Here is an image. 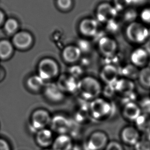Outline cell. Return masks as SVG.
<instances>
[{
  "label": "cell",
  "instance_id": "cell-1",
  "mask_svg": "<svg viewBox=\"0 0 150 150\" xmlns=\"http://www.w3.org/2000/svg\"><path fill=\"white\" fill-rule=\"evenodd\" d=\"M77 91L83 98L93 100L99 97L101 94L102 86L96 78L92 76H86L78 82Z\"/></svg>",
  "mask_w": 150,
  "mask_h": 150
},
{
  "label": "cell",
  "instance_id": "cell-2",
  "mask_svg": "<svg viewBox=\"0 0 150 150\" xmlns=\"http://www.w3.org/2000/svg\"><path fill=\"white\" fill-rule=\"evenodd\" d=\"M126 35L131 42L141 44L146 42L149 36V29L142 24L134 22L129 24L126 29Z\"/></svg>",
  "mask_w": 150,
  "mask_h": 150
},
{
  "label": "cell",
  "instance_id": "cell-3",
  "mask_svg": "<svg viewBox=\"0 0 150 150\" xmlns=\"http://www.w3.org/2000/svg\"><path fill=\"white\" fill-rule=\"evenodd\" d=\"M112 110L110 102L104 98H98L92 100L90 104V112L93 118L101 119L108 117Z\"/></svg>",
  "mask_w": 150,
  "mask_h": 150
},
{
  "label": "cell",
  "instance_id": "cell-4",
  "mask_svg": "<svg viewBox=\"0 0 150 150\" xmlns=\"http://www.w3.org/2000/svg\"><path fill=\"white\" fill-rule=\"evenodd\" d=\"M39 76L44 81L54 79L58 75L59 69L57 63L52 59L44 58L38 64Z\"/></svg>",
  "mask_w": 150,
  "mask_h": 150
},
{
  "label": "cell",
  "instance_id": "cell-5",
  "mask_svg": "<svg viewBox=\"0 0 150 150\" xmlns=\"http://www.w3.org/2000/svg\"><path fill=\"white\" fill-rule=\"evenodd\" d=\"M108 136L104 132L97 131L90 135L86 143L88 150H102L108 143Z\"/></svg>",
  "mask_w": 150,
  "mask_h": 150
},
{
  "label": "cell",
  "instance_id": "cell-6",
  "mask_svg": "<svg viewBox=\"0 0 150 150\" xmlns=\"http://www.w3.org/2000/svg\"><path fill=\"white\" fill-rule=\"evenodd\" d=\"M52 119L49 112L43 109H38L33 113L31 117L32 127L38 131L45 129L50 124Z\"/></svg>",
  "mask_w": 150,
  "mask_h": 150
},
{
  "label": "cell",
  "instance_id": "cell-7",
  "mask_svg": "<svg viewBox=\"0 0 150 150\" xmlns=\"http://www.w3.org/2000/svg\"><path fill=\"white\" fill-rule=\"evenodd\" d=\"M118 12L114 6L108 3H103L99 5L97 7L96 17L99 22L108 23L116 18Z\"/></svg>",
  "mask_w": 150,
  "mask_h": 150
},
{
  "label": "cell",
  "instance_id": "cell-8",
  "mask_svg": "<svg viewBox=\"0 0 150 150\" xmlns=\"http://www.w3.org/2000/svg\"><path fill=\"white\" fill-rule=\"evenodd\" d=\"M119 74L118 69L114 65L106 64L100 71V76L106 85L112 86L118 80Z\"/></svg>",
  "mask_w": 150,
  "mask_h": 150
},
{
  "label": "cell",
  "instance_id": "cell-9",
  "mask_svg": "<svg viewBox=\"0 0 150 150\" xmlns=\"http://www.w3.org/2000/svg\"><path fill=\"white\" fill-rule=\"evenodd\" d=\"M33 37L30 33L25 31L17 32L13 35L12 43L13 46L20 50L29 48L33 43Z\"/></svg>",
  "mask_w": 150,
  "mask_h": 150
},
{
  "label": "cell",
  "instance_id": "cell-10",
  "mask_svg": "<svg viewBox=\"0 0 150 150\" xmlns=\"http://www.w3.org/2000/svg\"><path fill=\"white\" fill-rule=\"evenodd\" d=\"M98 46L102 54L108 57L114 56L117 51V43L112 38L108 37L100 39L98 42Z\"/></svg>",
  "mask_w": 150,
  "mask_h": 150
},
{
  "label": "cell",
  "instance_id": "cell-11",
  "mask_svg": "<svg viewBox=\"0 0 150 150\" xmlns=\"http://www.w3.org/2000/svg\"><path fill=\"white\" fill-rule=\"evenodd\" d=\"M120 137L124 143L134 146L140 140L139 131L136 127L127 126L122 129Z\"/></svg>",
  "mask_w": 150,
  "mask_h": 150
},
{
  "label": "cell",
  "instance_id": "cell-12",
  "mask_svg": "<svg viewBox=\"0 0 150 150\" xmlns=\"http://www.w3.org/2000/svg\"><path fill=\"white\" fill-rule=\"evenodd\" d=\"M116 93L123 96H128L133 93L135 86L133 81L125 78L118 79L113 85Z\"/></svg>",
  "mask_w": 150,
  "mask_h": 150
},
{
  "label": "cell",
  "instance_id": "cell-13",
  "mask_svg": "<svg viewBox=\"0 0 150 150\" xmlns=\"http://www.w3.org/2000/svg\"><path fill=\"white\" fill-rule=\"evenodd\" d=\"M50 124L52 131L60 135L66 134L69 132L70 127V122L69 120L61 115L53 117Z\"/></svg>",
  "mask_w": 150,
  "mask_h": 150
},
{
  "label": "cell",
  "instance_id": "cell-14",
  "mask_svg": "<svg viewBox=\"0 0 150 150\" xmlns=\"http://www.w3.org/2000/svg\"><path fill=\"white\" fill-rule=\"evenodd\" d=\"M142 114L139 105L133 101L127 102L122 109L123 117L131 121L135 122Z\"/></svg>",
  "mask_w": 150,
  "mask_h": 150
},
{
  "label": "cell",
  "instance_id": "cell-15",
  "mask_svg": "<svg viewBox=\"0 0 150 150\" xmlns=\"http://www.w3.org/2000/svg\"><path fill=\"white\" fill-rule=\"evenodd\" d=\"M79 28L83 35L86 37L94 36L98 31V21L91 18L84 19L80 23Z\"/></svg>",
  "mask_w": 150,
  "mask_h": 150
},
{
  "label": "cell",
  "instance_id": "cell-16",
  "mask_svg": "<svg viewBox=\"0 0 150 150\" xmlns=\"http://www.w3.org/2000/svg\"><path fill=\"white\" fill-rule=\"evenodd\" d=\"M44 95L52 102H59L64 98L63 92L57 84L50 83L44 86Z\"/></svg>",
  "mask_w": 150,
  "mask_h": 150
},
{
  "label": "cell",
  "instance_id": "cell-17",
  "mask_svg": "<svg viewBox=\"0 0 150 150\" xmlns=\"http://www.w3.org/2000/svg\"><path fill=\"white\" fill-rule=\"evenodd\" d=\"M149 59L148 52L143 48L136 49L131 55L132 64L137 67H142V69L146 67Z\"/></svg>",
  "mask_w": 150,
  "mask_h": 150
},
{
  "label": "cell",
  "instance_id": "cell-18",
  "mask_svg": "<svg viewBox=\"0 0 150 150\" xmlns=\"http://www.w3.org/2000/svg\"><path fill=\"white\" fill-rule=\"evenodd\" d=\"M73 144L72 139L67 134L59 135L54 140L52 150H71Z\"/></svg>",
  "mask_w": 150,
  "mask_h": 150
},
{
  "label": "cell",
  "instance_id": "cell-19",
  "mask_svg": "<svg viewBox=\"0 0 150 150\" xmlns=\"http://www.w3.org/2000/svg\"><path fill=\"white\" fill-rule=\"evenodd\" d=\"M78 82V81H76L75 78L71 76H62L59 80L57 85L63 93H71L77 90Z\"/></svg>",
  "mask_w": 150,
  "mask_h": 150
},
{
  "label": "cell",
  "instance_id": "cell-20",
  "mask_svg": "<svg viewBox=\"0 0 150 150\" xmlns=\"http://www.w3.org/2000/svg\"><path fill=\"white\" fill-rule=\"evenodd\" d=\"M35 140L39 146L43 148L52 145L54 140L52 132L50 129H44L38 131L36 134Z\"/></svg>",
  "mask_w": 150,
  "mask_h": 150
},
{
  "label": "cell",
  "instance_id": "cell-21",
  "mask_svg": "<svg viewBox=\"0 0 150 150\" xmlns=\"http://www.w3.org/2000/svg\"><path fill=\"white\" fill-rule=\"evenodd\" d=\"M81 52L77 46H68L64 49L62 52V57L64 60L69 63H74L79 60Z\"/></svg>",
  "mask_w": 150,
  "mask_h": 150
},
{
  "label": "cell",
  "instance_id": "cell-22",
  "mask_svg": "<svg viewBox=\"0 0 150 150\" xmlns=\"http://www.w3.org/2000/svg\"><path fill=\"white\" fill-rule=\"evenodd\" d=\"M135 123L136 127L139 131L146 134L150 132V115L142 113Z\"/></svg>",
  "mask_w": 150,
  "mask_h": 150
},
{
  "label": "cell",
  "instance_id": "cell-23",
  "mask_svg": "<svg viewBox=\"0 0 150 150\" xmlns=\"http://www.w3.org/2000/svg\"><path fill=\"white\" fill-rule=\"evenodd\" d=\"M13 43L8 40L0 41V59L7 60L9 58L13 52Z\"/></svg>",
  "mask_w": 150,
  "mask_h": 150
},
{
  "label": "cell",
  "instance_id": "cell-24",
  "mask_svg": "<svg viewBox=\"0 0 150 150\" xmlns=\"http://www.w3.org/2000/svg\"><path fill=\"white\" fill-rule=\"evenodd\" d=\"M26 84L29 90L35 92L40 91L45 86L44 80L39 75L33 76L28 78Z\"/></svg>",
  "mask_w": 150,
  "mask_h": 150
},
{
  "label": "cell",
  "instance_id": "cell-25",
  "mask_svg": "<svg viewBox=\"0 0 150 150\" xmlns=\"http://www.w3.org/2000/svg\"><path fill=\"white\" fill-rule=\"evenodd\" d=\"M138 79L143 86L150 88V67H144L139 70Z\"/></svg>",
  "mask_w": 150,
  "mask_h": 150
},
{
  "label": "cell",
  "instance_id": "cell-26",
  "mask_svg": "<svg viewBox=\"0 0 150 150\" xmlns=\"http://www.w3.org/2000/svg\"><path fill=\"white\" fill-rule=\"evenodd\" d=\"M139 72V70H138V67L134 66L132 64L126 65L123 67L122 70L123 78H125L133 81L134 79H138Z\"/></svg>",
  "mask_w": 150,
  "mask_h": 150
},
{
  "label": "cell",
  "instance_id": "cell-27",
  "mask_svg": "<svg viewBox=\"0 0 150 150\" xmlns=\"http://www.w3.org/2000/svg\"><path fill=\"white\" fill-rule=\"evenodd\" d=\"M5 31L8 35H15L18 32L19 29V23L13 18H9L5 21L4 23Z\"/></svg>",
  "mask_w": 150,
  "mask_h": 150
},
{
  "label": "cell",
  "instance_id": "cell-28",
  "mask_svg": "<svg viewBox=\"0 0 150 150\" xmlns=\"http://www.w3.org/2000/svg\"><path fill=\"white\" fill-rule=\"evenodd\" d=\"M123 14V19L129 24L135 22L134 21L138 16L137 11L134 9L127 8L125 9Z\"/></svg>",
  "mask_w": 150,
  "mask_h": 150
},
{
  "label": "cell",
  "instance_id": "cell-29",
  "mask_svg": "<svg viewBox=\"0 0 150 150\" xmlns=\"http://www.w3.org/2000/svg\"><path fill=\"white\" fill-rule=\"evenodd\" d=\"M114 6L118 11H125L128 8V7L131 5L130 0H114Z\"/></svg>",
  "mask_w": 150,
  "mask_h": 150
},
{
  "label": "cell",
  "instance_id": "cell-30",
  "mask_svg": "<svg viewBox=\"0 0 150 150\" xmlns=\"http://www.w3.org/2000/svg\"><path fill=\"white\" fill-rule=\"evenodd\" d=\"M57 5L62 11H69L73 5V0H57Z\"/></svg>",
  "mask_w": 150,
  "mask_h": 150
},
{
  "label": "cell",
  "instance_id": "cell-31",
  "mask_svg": "<svg viewBox=\"0 0 150 150\" xmlns=\"http://www.w3.org/2000/svg\"><path fill=\"white\" fill-rule=\"evenodd\" d=\"M135 150H150V142L146 138L140 139L134 145Z\"/></svg>",
  "mask_w": 150,
  "mask_h": 150
},
{
  "label": "cell",
  "instance_id": "cell-32",
  "mask_svg": "<svg viewBox=\"0 0 150 150\" xmlns=\"http://www.w3.org/2000/svg\"><path fill=\"white\" fill-rule=\"evenodd\" d=\"M139 105L142 113L150 115V98H144Z\"/></svg>",
  "mask_w": 150,
  "mask_h": 150
},
{
  "label": "cell",
  "instance_id": "cell-33",
  "mask_svg": "<svg viewBox=\"0 0 150 150\" xmlns=\"http://www.w3.org/2000/svg\"><path fill=\"white\" fill-rule=\"evenodd\" d=\"M104 150H124V148L120 142L113 140L108 142Z\"/></svg>",
  "mask_w": 150,
  "mask_h": 150
},
{
  "label": "cell",
  "instance_id": "cell-34",
  "mask_svg": "<svg viewBox=\"0 0 150 150\" xmlns=\"http://www.w3.org/2000/svg\"><path fill=\"white\" fill-rule=\"evenodd\" d=\"M140 17L144 23L150 24V7L144 8L140 13Z\"/></svg>",
  "mask_w": 150,
  "mask_h": 150
},
{
  "label": "cell",
  "instance_id": "cell-35",
  "mask_svg": "<svg viewBox=\"0 0 150 150\" xmlns=\"http://www.w3.org/2000/svg\"><path fill=\"white\" fill-rule=\"evenodd\" d=\"M107 23V28L108 30L112 33H115L118 31L119 29V25L115 19L112 20V21H109Z\"/></svg>",
  "mask_w": 150,
  "mask_h": 150
},
{
  "label": "cell",
  "instance_id": "cell-36",
  "mask_svg": "<svg viewBox=\"0 0 150 150\" xmlns=\"http://www.w3.org/2000/svg\"><path fill=\"white\" fill-rule=\"evenodd\" d=\"M78 47L79 48L80 51L83 52H87L90 50V44L89 42L87 41L86 40H80L79 42L78 43Z\"/></svg>",
  "mask_w": 150,
  "mask_h": 150
},
{
  "label": "cell",
  "instance_id": "cell-37",
  "mask_svg": "<svg viewBox=\"0 0 150 150\" xmlns=\"http://www.w3.org/2000/svg\"><path fill=\"white\" fill-rule=\"evenodd\" d=\"M0 150H11L8 143L2 138H0Z\"/></svg>",
  "mask_w": 150,
  "mask_h": 150
},
{
  "label": "cell",
  "instance_id": "cell-38",
  "mask_svg": "<svg viewBox=\"0 0 150 150\" xmlns=\"http://www.w3.org/2000/svg\"><path fill=\"white\" fill-rule=\"evenodd\" d=\"M147 0H130L131 5H142L144 4L146 2Z\"/></svg>",
  "mask_w": 150,
  "mask_h": 150
},
{
  "label": "cell",
  "instance_id": "cell-39",
  "mask_svg": "<svg viewBox=\"0 0 150 150\" xmlns=\"http://www.w3.org/2000/svg\"><path fill=\"white\" fill-rule=\"evenodd\" d=\"M5 15L2 11L0 10V26L5 22Z\"/></svg>",
  "mask_w": 150,
  "mask_h": 150
},
{
  "label": "cell",
  "instance_id": "cell-40",
  "mask_svg": "<svg viewBox=\"0 0 150 150\" xmlns=\"http://www.w3.org/2000/svg\"><path fill=\"white\" fill-rule=\"evenodd\" d=\"M5 77V71L4 69L0 67V82L2 81Z\"/></svg>",
  "mask_w": 150,
  "mask_h": 150
},
{
  "label": "cell",
  "instance_id": "cell-41",
  "mask_svg": "<svg viewBox=\"0 0 150 150\" xmlns=\"http://www.w3.org/2000/svg\"><path fill=\"white\" fill-rule=\"evenodd\" d=\"M147 135H147V138H146V139H147L150 142V132L147 133Z\"/></svg>",
  "mask_w": 150,
  "mask_h": 150
},
{
  "label": "cell",
  "instance_id": "cell-42",
  "mask_svg": "<svg viewBox=\"0 0 150 150\" xmlns=\"http://www.w3.org/2000/svg\"><path fill=\"white\" fill-rule=\"evenodd\" d=\"M48 150V149H45V150Z\"/></svg>",
  "mask_w": 150,
  "mask_h": 150
}]
</instances>
